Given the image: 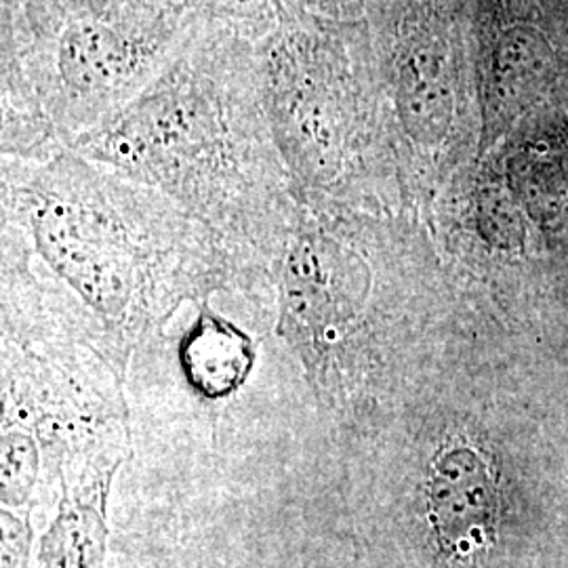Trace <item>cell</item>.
<instances>
[{
  "label": "cell",
  "instance_id": "obj_1",
  "mask_svg": "<svg viewBox=\"0 0 568 568\" xmlns=\"http://www.w3.org/2000/svg\"><path fill=\"white\" fill-rule=\"evenodd\" d=\"M2 253L30 265L124 379L183 305L251 276L182 206L72 150L2 156Z\"/></svg>",
  "mask_w": 568,
  "mask_h": 568
},
{
  "label": "cell",
  "instance_id": "obj_2",
  "mask_svg": "<svg viewBox=\"0 0 568 568\" xmlns=\"http://www.w3.org/2000/svg\"><path fill=\"white\" fill-rule=\"evenodd\" d=\"M68 150L161 192L246 274L274 281L302 203L267 119L260 42L199 23L154 81Z\"/></svg>",
  "mask_w": 568,
  "mask_h": 568
},
{
  "label": "cell",
  "instance_id": "obj_3",
  "mask_svg": "<svg viewBox=\"0 0 568 568\" xmlns=\"http://www.w3.org/2000/svg\"><path fill=\"white\" fill-rule=\"evenodd\" d=\"M0 508L55 511L74 478L131 457L126 379L26 262H0Z\"/></svg>",
  "mask_w": 568,
  "mask_h": 568
},
{
  "label": "cell",
  "instance_id": "obj_4",
  "mask_svg": "<svg viewBox=\"0 0 568 568\" xmlns=\"http://www.w3.org/2000/svg\"><path fill=\"white\" fill-rule=\"evenodd\" d=\"M382 248L356 211L302 203L274 264L276 335L335 443L398 398L413 354Z\"/></svg>",
  "mask_w": 568,
  "mask_h": 568
},
{
  "label": "cell",
  "instance_id": "obj_5",
  "mask_svg": "<svg viewBox=\"0 0 568 568\" xmlns=\"http://www.w3.org/2000/svg\"><path fill=\"white\" fill-rule=\"evenodd\" d=\"M2 156L68 150L154 81L199 26L180 0H2Z\"/></svg>",
  "mask_w": 568,
  "mask_h": 568
},
{
  "label": "cell",
  "instance_id": "obj_6",
  "mask_svg": "<svg viewBox=\"0 0 568 568\" xmlns=\"http://www.w3.org/2000/svg\"><path fill=\"white\" fill-rule=\"evenodd\" d=\"M288 4L260 42L267 119L300 203L354 211L363 150L345 28Z\"/></svg>",
  "mask_w": 568,
  "mask_h": 568
},
{
  "label": "cell",
  "instance_id": "obj_7",
  "mask_svg": "<svg viewBox=\"0 0 568 568\" xmlns=\"http://www.w3.org/2000/svg\"><path fill=\"white\" fill-rule=\"evenodd\" d=\"M394 108L406 138L422 148L447 142L457 116V74L447 39L410 32L394 60Z\"/></svg>",
  "mask_w": 568,
  "mask_h": 568
},
{
  "label": "cell",
  "instance_id": "obj_8",
  "mask_svg": "<svg viewBox=\"0 0 568 568\" xmlns=\"http://www.w3.org/2000/svg\"><path fill=\"white\" fill-rule=\"evenodd\" d=\"M119 474H91L61 487L58 508L37 544V568H108Z\"/></svg>",
  "mask_w": 568,
  "mask_h": 568
},
{
  "label": "cell",
  "instance_id": "obj_9",
  "mask_svg": "<svg viewBox=\"0 0 568 568\" xmlns=\"http://www.w3.org/2000/svg\"><path fill=\"white\" fill-rule=\"evenodd\" d=\"M554 53L532 28H509L493 53V89L501 110H523L551 77Z\"/></svg>",
  "mask_w": 568,
  "mask_h": 568
},
{
  "label": "cell",
  "instance_id": "obj_10",
  "mask_svg": "<svg viewBox=\"0 0 568 568\" xmlns=\"http://www.w3.org/2000/svg\"><path fill=\"white\" fill-rule=\"evenodd\" d=\"M34 523L32 516L0 508V568H34V549L39 544Z\"/></svg>",
  "mask_w": 568,
  "mask_h": 568
},
{
  "label": "cell",
  "instance_id": "obj_11",
  "mask_svg": "<svg viewBox=\"0 0 568 568\" xmlns=\"http://www.w3.org/2000/svg\"><path fill=\"white\" fill-rule=\"evenodd\" d=\"M293 9L316 20L352 23L363 9V0H286Z\"/></svg>",
  "mask_w": 568,
  "mask_h": 568
}]
</instances>
